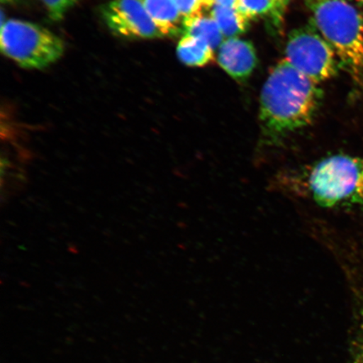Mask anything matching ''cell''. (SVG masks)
I'll list each match as a JSON object with an SVG mask.
<instances>
[{"mask_svg": "<svg viewBox=\"0 0 363 363\" xmlns=\"http://www.w3.org/2000/svg\"><path fill=\"white\" fill-rule=\"evenodd\" d=\"M322 91L317 84L283 60L272 68L262 91L260 121L267 144L311 123L319 110Z\"/></svg>", "mask_w": 363, "mask_h": 363, "instance_id": "1", "label": "cell"}, {"mask_svg": "<svg viewBox=\"0 0 363 363\" xmlns=\"http://www.w3.org/2000/svg\"><path fill=\"white\" fill-rule=\"evenodd\" d=\"M295 192L322 207L363 206V157L337 154L294 172Z\"/></svg>", "mask_w": 363, "mask_h": 363, "instance_id": "2", "label": "cell"}, {"mask_svg": "<svg viewBox=\"0 0 363 363\" xmlns=\"http://www.w3.org/2000/svg\"><path fill=\"white\" fill-rule=\"evenodd\" d=\"M317 29L358 82L363 79V16L347 0H307Z\"/></svg>", "mask_w": 363, "mask_h": 363, "instance_id": "3", "label": "cell"}, {"mask_svg": "<svg viewBox=\"0 0 363 363\" xmlns=\"http://www.w3.org/2000/svg\"><path fill=\"white\" fill-rule=\"evenodd\" d=\"M0 45L6 56L26 68H43L58 60L65 51L60 38L33 23L11 20L1 28Z\"/></svg>", "mask_w": 363, "mask_h": 363, "instance_id": "4", "label": "cell"}, {"mask_svg": "<svg viewBox=\"0 0 363 363\" xmlns=\"http://www.w3.org/2000/svg\"><path fill=\"white\" fill-rule=\"evenodd\" d=\"M286 57L295 69L319 84L337 74L335 52L311 27L294 30L289 36Z\"/></svg>", "mask_w": 363, "mask_h": 363, "instance_id": "5", "label": "cell"}, {"mask_svg": "<svg viewBox=\"0 0 363 363\" xmlns=\"http://www.w3.org/2000/svg\"><path fill=\"white\" fill-rule=\"evenodd\" d=\"M104 21L113 33L127 38L163 36L140 0H113L102 8Z\"/></svg>", "mask_w": 363, "mask_h": 363, "instance_id": "6", "label": "cell"}, {"mask_svg": "<svg viewBox=\"0 0 363 363\" xmlns=\"http://www.w3.org/2000/svg\"><path fill=\"white\" fill-rule=\"evenodd\" d=\"M218 61L235 79H246L257 65L255 49L251 43L230 38L220 45Z\"/></svg>", "mask_w": 363, "mask_h": 363, "instance_id": "7", "label": "cell"}, {"mask_svg": "<svg viewBox=\"0 0 363 363\" xmlns=\"http://www.w3.org/2000/svg\"><path fill=\"white\" fill-rule=\"evenodd\" d=\"M211 6H204L192 15L184 18L185 35L201 38L214 50L221 43L222 35L219 26L211 16Z\"/></svg>", "mask_w": 363, "mask_h": 363, "instance_id": "8", "label": "cell"}, {"mask_svg": "<svg viewBox=\"0 0 363 363\" xmlns=\"http://www.w3.org/2000/svg\"><path fill=\"white\" fill-rule=\"evenodd\" d=\"M150 16L163 35L179 34L184 20L174 0H142Z\"/></svg>", "mask_w": 363, "mask_h": 363, "instance_id": "9", "label": "cell"}, {"mask_svg": "<svg viewBox=\"0 0 363 363\" xmlns=\"http://www.w3.org/2000/svg\"><path fill=\"white\" fill-rule=\"evenodd\" d=\"M211 12L222 35L227 38H235V36L245 33L247 29L249 21L240 13L235 6L214 3Z\"/></svg>", "mask_w": 363, "mask_h": 363, "instance_id": "10", "label": "cell"}, {"mask_svg": "<svg viewBox=\"0 0 363 363\" xmlns=\"http://www.w3.org/2000/svg\"><path fill=\"white\" fill-rule=\"evenodd\" d=\"M178 56L186 65L203 67L210 63L214 54L206 40L185 35L178 45Z\"/></svg>", "mask_w": 363, "mask_h": 363, "instance_id": "11", "label": "cell"}, {"mask_svg": "<svg viewBox=\"0 0 363 363\" xmlns=\"http://www.w3.org/2000/svg\"><path fill=\"white\" fill-rule=\"evenodd\" d=\"M274 6L272 0H238L235 7L248 21L271 15Z\"/></svg>", "mask_w": 363, "mask_h": 363, "instance_id": "12", "label": "cell"}, {"mask_svg": "<svg viewBox=\"0 0 363 363\" xmlns=\"http://www.w3.org/2000/svg\"><path fill=\"white\" fill-rule=\"evenodd\" d=\"M53 20H61L65 13L74 6L77 0H43Z\"/></svg>", "mask_w": 363, "mask_h": 363, "instance_id": "13", "label": "cell"}, {"mask_svg": "<svg viewBox=\"0 0 363 363\" xmlns=\"http://www.w3.org/2000/svg\"><path fill=\"white\" fill-rule=\"evenodd\" d=\"M182 16L187 17L204 6H213V0H174Z\"/></svg>", "mask_w": 363, "mask_h": 363, "instance_id": "14", "label": "cell"}, {"mask_svg": "<svg viewBox=\"0 0 363 363\" xmlns=\"http://www.w3.org/2000/svg\"><path fill=\"white\" fill-rule=\"evenodd\" d=\"M272 2H274V6L270 15L271 19L275 26H279L290 0H272Z\"/></svg>", "mask_w": 363, "mask_h": 363, "instance_id": "15", "label": "cell"}, {"mask_svg": "<svg viewBox=\"0 0 363 363\" xmlns=\"http://www.w3.org/2000/svg\"><path fill=\"white\" fill-rule=\"evenodd\" d=\"M238 0H213V2L225 4V6H235Z\"/></svg>", "mask_w": 363, "mask_h": 363, "instance_id": "16", "label": "cell"}, {"mask_svg": "<svg viewBox=\"0 0 363 363\" xmlns=\"http://www.w3.org/2000/svg\"><path fill=\"white\" fill-rule=\"evenodd\" d=\"M356 1L363 4V0H356Z\"/></svg>", "mask_w": 363, "mask_h": 363, "instance_id": "17", "label": "cell"}, {"mask_svg": "<svg viewBox=\"0 0 363 363\" xmlns=\"http://www.w3.org/2000/svg\"><path fill=\"white\" fill-rule=\"evenodd\" d=\"M3 2H9V1H11V0H2Z\"/></svg>", "mask_w": 363, "mask_h": 363, "instance_id": "18", "label": "cell"}]
</instances>
